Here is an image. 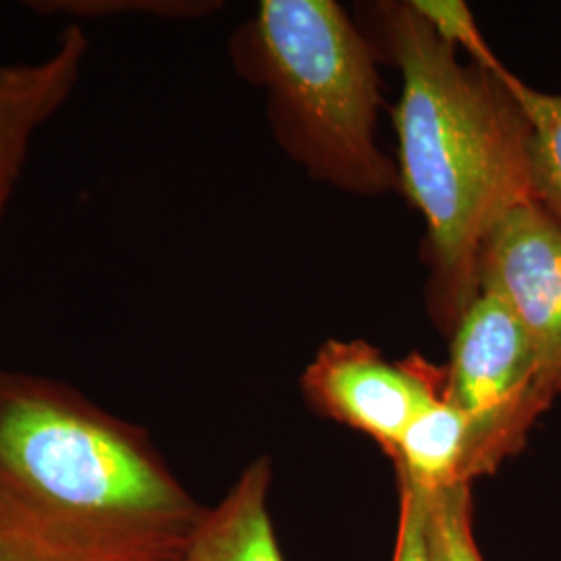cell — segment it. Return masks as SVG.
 <instances>
[{"instance_id":"cell-9","label":"cell","mask_w":561,"mask_h":561,"mask_svg":"<svg viewBox=\"0 0 561 561\" xmlns=\"http://www.w3.org/2000/svg\"><path fill=\"white\" fill-rule=\"evenodd\" d=\"M468 421L460 410L445 400L433 403L403 433L391 458L401 479L421 486L439 489L461 481ZM470 484V482H468Z\"/></svg>"},{"instance_id":"cell-2","label":"cell","mask_w":561,"mask_h":561,"mask_svg":"<svg viewBox=\"0 0 561 561\" xmlns=\"http://www.w3.org/2000/svg\"><path fill=\"white\" fill-rule=\"evenodd\" d=\"M377 55L401 73L393 106L400 192L426 222V310L451 335L477 298L486 231L533 196V125L502 62L463 65L412 2H377Z\"/></svg>"},{"instance_id":"cell-7","label":"cell","mask_w":561,"mask_h":561,"mask_svg":"<svg viewBox=\"0 0 561 561\" xmlns=\"http://www.w3.org/2000/svg\"><path fill=\"white\" fill-rule=\"evenodd\" d=\"M83 25L69 23L50 55L0 62V175L20 180L42 127L73 96L88 59Z\"/></svg>"},{"instance_id":"cell-14","label":"cell","mask_w":561,"mask_h":561,"mask_svg":"<svg viewBox=\"0 0 561 561\" xmlns=\"http://www.w3.org/2000/svg\"><path fill=\"white\" fill-rule=\"evenodd\" d=\"M400 484V522L391 561H437L428 541L426 510L421 493L403 479Z\"/></svg>"},{"instance_id":"cell-8","label":"cell","mask_w":561,"mask_h":561,"mask_svg":"<svg viewBox=\"0 0 561 561\" xmlns=\"http://www.w3.org/2000/svg\"><path fill=\"white\" fill-rule=\"evenodd\" d=\"M271 460L252 461L221 503L204 510L181 561H285L268 514Z\"/></svg>"},{"instance_id":"cell-16","label":"cell","mask_w":561,"mask_h":561,"mask_svg":"<svg viewBox=\"0 0 561 561\" xmlns=\"http://www.w3.org/2000/svg\"><path fill=\"white\" fill-rule=\"evenodd\" d=\"M13 192H15V181L0 175V221H2V217L7 213L9 202L13 198Z\"/></svg>"},{"instance_id":"cell-10","label":"cell","mask_w":561,"mask_h":561,"mask_svg":"<svg viewBox=\"0 0 561 561\" xmlns=\"http://www.w3.org/2000/svg\"><path fill=\"white\" fill-rule=\"evenodd\" d=\"M530 125V185L533 196L561 227V94H549L530 88L510 76Z\"/></svg>"},{"instance_id":"cell-4","label":"cell","mask_w":561,"mask_h":561,"mask_svg":"<svg viewBox=\"0 0 561 561\" xmlns=\"http://www.w3.org/2000/svg\"><path fill=\"white\" fill-rule=\"evenodd\" d=\"M445 400L468 421L461 481L495 474L520 454L533 426L561 396L507 304L479 291L449 335Z\"/></svg>"},{"instance_id":"cell-1","label":"cell","mask_w":561,"mask_h":561,"mask_svg":"<svg viewBox=\"0 0 561 561\" xmlns=\"http://www.w3.org/2000/svg\"><path fill=\"white\" fill-rule=\"evenodd\" d=\"M204 510L148 431L0 368V537L36 561H181Z\"/></svg>"},{"instance_id":"cell-13","label":"cell","mask_w":561,"mask_h":561,"mask_svg":"<svg viewBox=\"0 0 561 561\" xmlns=\"http://www.w3.org/2000/svg\"><path fill=\"white\" fill-rule=\"evenodd\" d=\"M416 11L433 25V30L458 50L463 48L472 62L495 67L497 59L481 36L470 9L460 0H412Z\"/></svg>"},{"instance_id":"cell-11","label":"cell","mask_w":561,"mask_h":561,"mask_svg":"<svg viewBox=\"0 0 561 561\" xmlns=\"http://www.w3.org/2000/svg\"><path fill=\"white\" fill-rule=\"evenodd\" d=\"M412 486L421 493L424 502L426 530L435 560L484 561L472 528V484L458 482L439 489Z\"/></svg>"},{"instance_id":"cell-3","label":"cell","mask_w":561,"mask_h":561,"mask_svg":"<svg viewBox=\"0 0 561 561\" xmlns=\"http://www.w3.org/2000/svg\"><path fill=\"white\" fill-rule=\"evenodd\" d=\"M241 78L266 92L271 129L291 161L347 194L400 192L377 146L379 55L333 0H262L229 41Z\"/></svg>"},{"instance_id":"cell-6","label":"cell","mask_w":561,"mask_h":561,"mask_svg":"<svg viewBox=\"0 0 561 561\" xmlns=\"http://www.w3.org/2000/svg\"><path fill=\"white\" fill-rule=\"evenodd\" d=\"M477 285L507 304L542 368L561 381V227L535 196L510 206L486 231Z\"/></svg>"},{"instance_id":"cell-12","label":"cell","mask_w":561,"mask_h":561,"mask_svg":"<svg viewBox=\"0 0 561 561\" xmlns=\"http://www.w3.org/2000/svg\"><path fill=\"white\" fill-rule=\"evenodd\" d=\"M219 2L202 0H32L27 9L42 18L83 21L115 20V18H159L181 20L202 18L219 11Z\"/></svg>"},{"instance_id":"cell-15","label":"cell","mask_w":561,"mask_h":561,"mask_svg":"<svg viewBox=\"0 0 561 561\" xmlns=\"http://www.w3.org/2000/svg\"><path fill=\"white\" fill-rule=\"evenodd\" d=\"M0 561H36L32 556H27L25 551H21L20 547H15L13 542L7 541L0 537Z\"/></svg>"},{"instance_id":"cell-5","label":"cell","mask_w":561,"mask_h":561,"mask_svg":"<svg viewBox=\"0 0 561 561\" xmlns=\"http://www.w3.org/2000/svg\"><path fill=\"white\" fill-rule=\"evenodd\" d=\"M445 366L414 352L389 362L368 341H327L301 375L306 403L396 456L408 426L442 400Z\"/></svg>"}]
</instances>
